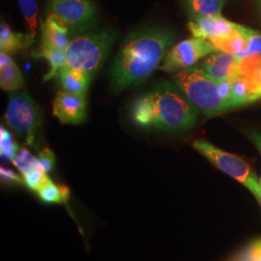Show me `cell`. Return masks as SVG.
<instances>
[{"mask_svg":"<svg viewBox=\"0 0 261 261\" xmlns=\"http://www.w3.org/2000/svg\"><path fill=\"white\" fill-rule=\"evenodd\" d=\"M176 35L166 28H140L122 44L112 63L111 76L115 88L144 83L160 67Z\"/></svg>","mask_w":261,"mask_h":261,"instance_id":"cell-1","label":"cell"},{"mask_svg":"<svg viewBox=\"0 0 261 261\" xmlns=\"http://www.w3.org/2000/svg\"><path fill=\"white\" fill-rule=\"evenodd\" d=\"M154 111L153 127L165 132H183L196 121L197 111L186 95L169 83H161L149 92Z\"/></svg>","mask_w":261,"mask_h":261,"instance_id":"cell-2","label":"cell"},{"mask_svg":"<svg viewBox=\"0 0 261 261\" xmlns=\"http://www.w3.org/2000/svg\"><path fill=\"white\" fill-rule=\"evenodd\" d=\"M173 81L187 98L206 116L213 117L228 110L219 95L218 83L208 77L199 66L179 71Z\"/></svg>","mask_w":261,"mask_h":261,"instance_id":"cell-3","label":"cell"},{"mask_svg":"<svg viewBox=\"0 0 261 261\" xmlns=\"http://www.w3.org/2000/svg\"><path fill=\"white\" fill-rule=\"evenodd\" d=\"M114 41L109 31L73 39L65 50L66 66L94 75L103 66Z\"/></svg>","mask_w":261,"mask_h":261,"instance_id":"cell-4","label":"cell"},{"mask_svg":"<svg viewBox=\"0 0 261 261\" xmlns=\"http://www.w3.org/2000/svg\"><path fill=\"white\" fill-rule=\"evenodd\" d=\"M193 146L216 168L246 187L261 205L260 181L252 167L244 159L220 149L206 140H196Z\"/></svg>","mask_w":261,"mask_h":261,"instance_id":"cell-5","label":"cell"},{"mask_svg":"<svg viewBox=\"0 0 261 261\" xmlns=\"http://www.w3.org/2000/svg\"><path fill=\"white\" fill-rule=\"evenodd\" d=\"M5 119L28 144H34L39 127V112L37 106L27 92L11 96Z\"/></svg>","mask_w":261,"mask_h":261,"instance_id":"cell-6","label":"cell"},{"mask_svg":"<svg viewBox=\"0 0 261 261\" xmlns=\"http://www.w3.org/2000/svg\"><path fill=\"white\" fill-rule=\"evenodd\" d=\"M49 13L62 19L71 32H84L92 28L97 19L93 0H49Z\"/></svg>","mask_w":261,"mask_h":261,"instance_id":"cell-7","label":"cell"},{"mask_svg":"<svg viewBox=\"0 0 261 261\" xmlns=\"http://www.w3.org/2000/svg\"><path fill=\"white\" fill-rule=\"evenodd\" d=\"M212 53H216V50L205 39H188L178 43L168 51L163 65L160 66L159 69L168 73L184 70L195 66L199 59Z\"/></svg>","mask_w":261,"mask_h":261,"instance_id":"cell-8","label":"cell"},{"mask_svg":"<svg viewBox=\"0 0 261 261\" xmlns=\"http://www.w3.org/2000/svg\"><path fill=\"white\" fill-rule=\"evenodd\" d=\"M53 111L62 124H80L86 118V97L59 90L54 101Z\"/></svg>","mask_w":261,"mask_h":261,"instance_id":"cell-9","label":"cell"},{"mask_svg":"<svg viewBox=\"0 0 261 261\" xmlns=\"http://www.w3.org/2000/svg\"><path fill=\"white\" fill-rule=\"evenodd\" d=\"M237 23L229 21L221 15L214 17H193L188 23L194 38L209 40L229 36L237 30Z\"/></svg>","mask_w":261,"mask_h":261,"instance_id":"cell-10","label":"cell"},{"mask_svg":"<svg viewBox=\"0 0 261 261\" xmlns=\"http://www.w3.org/2000/svg\"><path fill=\"white\" fill-rule=\"evenodd\" d=\"M241 58L223 51H216L204 59L199 67L208 77L219 83L224 80L232 79L237 75L238 65Z\"/></svg>","mask_w":261,"mask_h":261,"instance_id":"cell-11","label":"cell"},{"mask_svg":"<svg viewBox=\"0 0 261 261\" xmlns=\"http://www.w3.org/2000/svg\"><path fill=\"white\" fill-rule=\"evenodd\" d=\"M73 33L65 22L53 13L42 22V47H55L65 51Z\"/></svg>","mask_w":261,"mask_h":261,"instance_id":"cell-12","label":"cell"},{"mask_svg":"<svg viewBox=\"0 0 261 261\" xmlns=\"http://www.w3.org/2000/svg\"><path fill=\"white\" fill-rule=\"evenodd\" d=\"M60 84L63 90L71 93L86 96L93 75L80 69L64 66L59 73Z\"/></svg>","mask_w":261,"mask_h":261,"instance_id":"cell-13","label":"cell"},{"mask_svg":"<svg viewBox=\"0 0 261 261\" xmlns=\"http://www.w3.org/2000/svg\"><path fill=\"white\" fill-rule=\"evenodd\" d=\"M34 38L30 33L22 34L13 31L4 20H1L0 48L2 53L9 55L23 50L33 44Z\"/></svg>","mask_w":261,"mask_h":261,"instance_id":"cell-14","label":"cell"},{"mask_svg":"<svg viewBox=\"0 0 261 261\" xmlns=\"http://www.w3.org/2000/svg\"><path fill=\"white\" fill-rule=\"evenodd\" d=\"M24 80L19 67L7 54H0V85L3 90L13 91L23 86Z\"/></svg>","mask_w":261,"mask_h":261,"instance_id":"cell-15","label":"cell"},{"mask_svg":"<svg viewBox=\"0 0 261 261\" xmlns=\"http://www.w3.org/2000/svg\"><path fill=\"white\" fill-rule=\"evenodd\" d=\"M207 41H209L216 51H223L235 55L241 59L247 51V39L240 32V24H238L237 30L229 36L212 38Z\"/></svg>","mask_w":261,"mask_h":261,"instance_id":"cell-16","label":"cell"},{"mask_svg":"<svg viewBox=\"0 0 261 261\" xmlns=\"http://www.w3.org/2000/svg\"><path fill=\"white\" fill-rule=\"evenodd\" d=\"M187 9L193 17H214L221 15L226 0H184Z\"/></svg>","mask_w":261,"mask_h":261,"instance_id":"cell-17","label":"cell"},{"mask_svg":"<svg viewBox=\"0 0 261 261\" xmlns=\"http://www.w3.org/2000/svg\"><path fill=\"white\" fill-rule=\"evenodd\" d=\"M132 118L142 128H151L154 124V111L149 95L146 93L139 98L132 108Z\"/></svg>","mask_w":261,"mask_h":261,"instance_id":"cell-18","label":"cell"},{"mask_svg":"<svg viewBox=\"0 0 261 261\" xmlns=\"http://www.w3.org/2000/svg\"><path fill=\"white\" fill-rule=\"evenodd\" d=\"M40 56L44 57L49 64V72L44 76V82L59 75L60 70L66 65L65 51L63 50L55 47H42L40 49Z\"/></svg>","mask_w":261,"mask_h":261,"instance_id":"cell-19","label":"cell"},{"mask_svg":"<svg viewBox=\"0 0 261 261\" xmlns=\"http://www.w3.org/2000/svg\"><path fill=\"white\" fill-rule=\"evenodd\" d=\"M38 196L45 203H66L70 196V190L66 186L56 185L53 181L43 187L37 193Z\"/></svg>","mask_w":261,"mask_h":261,"instance_id":"cell-20","label":"cell"},{"mask_svg":"<svg viewBox=\"0 0 261 261\" xmlns=\"http://www.w3.org/2000/svg\"><path fill=\"white\" fill-rule=\"evenodd\" d=\"M251 93L250 86L246 76L237 74L233 77L232 82V96H231V105L232 108L251 103Z\"/></svg>","mask_w":261,"mask_h":261,"instance_id":"cell-21","label":"cell"},{"mask_svg":"<svg viewBox=\"0 0 261 261\" xmlns=\"http://www.w3.org/2000/svg\"><path fill=\"white\" fill-rule=\"evenodd\" d=\"M12 163L19 169L20 173L24 176L33 169L40 168L37 157L33 156L27 148H19L17 155L13 159Z\"/></svg>","mask_w":261,"mask_h":261,"instance_id":"cell-22","label":"cell"},{"mask_svg":"<svg viewBox=\"0 0 261 261\" xmlns=\"http://www.w3.org/2000/svg\"><path fill=\"white\" fill-rule=\"evenodd\" d=\"M19 145L9 130L1 127L0 129V155L4 161H13L19 151Z\"/></svg>","mask_w":261,"mask_h":261,"instance_id":"cell-23","label":"cell"},{"mask_svg":"<svg viewBox=\"0 0 261 261\" xmlns=\"http://www.w3.org/2000/svg\"><path fill=\"white\" fill-rule=\"evenodd\" d=\"M19 8L27 21L30 34L34 37L37 28V2L36 0H18Z\"/></svg>","mask_w":261,"mask_h":261,"instance_id":"cell-24","label":"cell"},{"mask_svg":"<svg viewBox=\"0 0 261 261\" xmlns=\"http://www.w3.org/2000/svg\"><path fill=\"white\" fill-rule=\"evenodd\" d=\"M23 182L30 191L38 193L43 187L51 182V179L43 169L36 168L23 176Z\"/></svg>","mask_w":261,"mask_h":261,"instance_id":"cell-25","label":"cell"},{"mask_svg":"<svg viewBox=\"0 0 261 261\" xmlns=\"http://www.w3.org/2000/svg\"><path fill=\"white\" fill-rule=\"evenodd\" d=\"M231 261H261V238L248 244Z\"/></svg>","mask_w":261,"mask_h":261,"instance_id":"cell-26","label":"cell"},{"mask_svg":"<svg viewBox=\"0 0 261 261\" xmlns=\"http://www.w3.org/2000/svg\"><path fill=\"white\" fill-rule=\"evenodd\" d=\"M38 162H39V167L41 169H43L46 173L50 172L56 163V157L53 153V151L49 148H44L42 151L39 152L37 156Z\"/></svg>","mask_w":261,"mask_h":261,"instance_id":"cell-27","label":"cell"},{"mask_svg":"<svg viewBox=\"0 0 261 261\" xmlns=\"http://www.w3.org/2000/svg\"><path fill=\"white\" fill-rule=\"evenodd\" d=\"M232 82H233V77L232 79H228V80H224V81L218 83L219 95H220L221 99L223 100V102L227 107L228 110L232 108V105H231Z\"/></svg>","mask_w":261,"mask_h":261,"instance_id":"cell-28","label":"cell"},{"mask_svg":"<svg viewBox=\"0 0 261 261\" xmlns=\"http://www.w3.org/2000/svg\"><path fill=\"white\" fill-rule=\"evenodd\" d=\"M252 55L261 56V33H258L252 29L247 39V51L245 53L244 57Z\"/></svg>","mask_w":261,"mask_h":261,"instance_id":"cell-29","label":"cell"},{"mask_svg":"<svg viewBox=\"0 0 261 261\" xmlns=\"http://www.w3.org/2000/svg\"><path fill=\"white\" fill-rule=\"evenodd\" d=\"M0 176H1V181L2 183L10 185V186H15V185H21L24 184L23 178L20 177L19 174L14 172L12 169L7 168L1 167L0 168Z\"/></svg>","mask_w":261,"mask_h":261,"instance_id":"cell-30","label":"cell"},{"mask_svg":"<svg viewBox=\"0 0 261 261\" xmlns=\"http://www.w3.org/2000/svg\"><path fill=\"white\" fill-rule=\"evenodd\" d=\"M250 139L252 140V142L254 143V145L256 146V148L258 149L261 154V133L251 132Z\"/></svg>","mask_w":261,"mask_h":261,"instance_id":"cell-31","label":"cell"},{"mask_svg":"<svg viewBox=\"0 0 261 261\" xmlns=\"http://www.w3.org/2000/svg\"><path fill=\"white\" fill-rule=\"evenodd\" d=\"M258 6H259V9H260L261 12V0H258Z\"/></svg>","mask_w":261,"mask_h":261,"instance_id":"cell-32","label":"cell"},{"mask_svg":"<svg viewBox=\"0 0 261 261\" xmlns=\"http://www.w3.org/2000/svg\"><path fill=\"white\" fill-rule=\"evenodd\" d=\"M260 184H261V179H260Z\"/></svg>","mask_w":261,"mask_h":261,"instance_id":"cell-33","label":"cell"}]
</instances>
